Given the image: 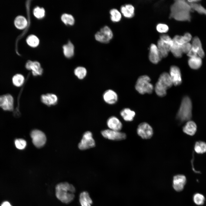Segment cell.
<instances>
[{"mask_svg":"<svg viewBox=\"0 0 206 206\" xmlns=\"http://www.w3.org/2000/svg\"><path fill=\"white\" fill-rule=\"evenodd\" d=\"M162 58L157 46L154 44H151L150 46L149 54V59L150 62L157 64Z\"/></svg>","mask_w":206,"mask_h":206,"instance_id":"13","label":"cell"},{"mask_svg":"<svg viewBox=\"0 0 206 206\" xmlns=\"http://www.w3.org/2000/svg\"><path fill=\"white\" fill-rule=\"evenodd\" d=\"M1 206H12L10 203L7 201L3 202L1 204Z\"/></svg>","mask_w":206,"mask_h":206,"instance_id":"45","label":"cell"},{"mask_svg":"<svg viewBox=\"0 0 206 206\" xmlns=\"http://www.w3.org/2000/svg\"><path fill=\"white\" fill-rule=\"evenodd\" d=\"M101 133L105 138L112 140H122L125 139L126 138L125 133L110 129L103 130L101 132Z\"/></svg>","mask_w":206,"mask_h":206,"instance_id":"10","label":"cell"},{"mask_svg":"<svg viewBox=\"0 0 206 206\" xmlns=\"http://www.w3.org/2000/svg\"><path fill=\"white\" fill-rule=\"evenodd\" d=\"M33 13L34 16L38 18H41L44 16L45 11L43 8L37 7L34 9Z\"/></svg>","mask_w":206,"mask_h":206,"instance_id":"40","label":"cell"},{"mask_svg":"<svg viewBox=\"0 0 206 206\" xmlns=\"http://www.w3.org/2000/svg\"><path fill=\"white\" fill-rule=\"evenodd\" d=\"M156 29L159 32L163 33L167 32L168 31L169 28L166 24L160 23L157 25Z\"/></svg>","mask_w":206,"mask_h":206,"instance_id":"42","label":"cell"},{"mask_svg":"<svg viewBox=\"0 0 206 206\" xmlns=\"http://www.w3.org/2000/svg\"><path fill=\"white\" fill-rule=\"evenodd\" d=\"M138 135L144 139L150 138L153 135V130L151 126L148 123L143 122L138 126L137 130Z\"/></svg>","mask_w":206,"mask_h":206,"instance_id":"8","label":"cell"},{"mask_svg":"<svg viewBox=\"0 0 206 206\" xmlns=\"http://www.w3.org/2000/svg\"><path fill=\"white\" fill-rule=\"evenodd\" d=\"M192 11L194 10L199 14H204L206 15V9L202 6L199 2L195 3H189Z\"/></svg>","mask_w":206,"mask_h":206,"instance_id":"32","label":"cell"},{"mask_svg":"<svg viewBox=\"0 0 206 206\" xmlns=\"http://www.w3.org/2000/svg\"><path fill=\"white\" fill-rule=\"evenodd\" d=\"M24 81V76L20 74H15L12 78V82L13 85L17 87L21 86L23 84Z\"/></svg>","mask_w":206,"mask_h":206,"instance_id":"31","label":"cell"},{"mask_svg":"<svg viewBox=\"0 0 206 206\" xmlns=\"http://www.w3.org/2000/svg\"><path fill=\"white\" fill-rule=\"evenodd\" d=\"M186 179L183 175H178L173 178V186L174 189L177 191H182L186 183Z\"/></svg>","mask_w":206,"mask_h":206,"instance_id":"15","label":"cell"},{"mask_svg":"<svg viewBox=\"0 0 206 206\" xmlns=\"http://www.w3.org/2000/svg\"><path fill=\"white\" fill-rule=\"evenodd\" d=\"M169 74L173 85L177 86L181 84L182 83L181 76L179 67L174 65L171 66Z\"/></svg>","mask_w":206,"mask_h":206,"instance_id":"12","label":"cell"},{"mask_svg":"<svg viewBox=\"0 0 206 206\" xmlns=\"http://www.w3.org/2000/svg\"><path fill=\"white\" fill-rule=\"evenodd\" d=\"M173 85L169 74L166 72H164L161 74L155 84V92L159 96L164 97L167 94V90Z\"/></svg>","mask_w":206,"mask_h":206,"instance_id":"3","label":"cell"},{"mask_svg":"<svg viewBox=\"0 0 206 206\" xmlns=\"http://www.w3.org/2000/svg\"><path fill=\"white\" fill-rule=\"evenodd\" d=\"M113 33L111 29L105 26L97 32L95 35L96 39L100 42L107 43L112 39Z\"/></svg>","mask_w":206,"mask_h":206,"instance_id":"5","label":"cell"},{"mask_svg":"<svg viewBox=\"0 0 206 206\" xmlns=\"http://www.w3.org/2000/svg\"><path fill=\"white\" fill-rule=\"evenodd\" d=\"M180 10H187L191 11L190 5L187 1L184 0H177L174 1L170 7V18L177 11Z\"/></svg>","mask_w":206,"mask_h":206,"instance_id":"11","label":"cell"},{"mask_svg":"<svg viewBox=\"0 0 206 206\" xmlns=\"http://www.w3.org/2000/svg\"><path fill=\"white\" fill-rule=\"evenodd\" d=\"M64 53L67 58L72 57L74 54V47L73 44L70 41L63 46Z\"/></svg>","mask_w":206,"mask_h":206,"instance_id":"29","label":"cell"},{"mask_svg":"<svg viewBox=\"0 0 206 206\" xmlns=\"http://www.w3.org/2000/svg\"><path fill=\"white\" fill-rule=\"evenodd\" d=\"M120 114L123 119L127 121L133 120L135 115V112L129 108H125L122 110Z\"/></svg>","mask_w":206,"mask_h":206,"instance_id":"26","label":"cell"},{"mask_svg":"<svg viewBox=\"0 0 206 206\" xmlns=\"http://www.w3.org/2000/svg\"><path fill=\"white\" fill-rule=\"evenodd\" d=\"M196 152L199 154H203L206 152V143L204 142L199 141L196 142L194 146Z\"/></svg>","mask_w":206,"mask_h":206,"instance_id":"30","label":"cell"},{"mask_svg":"<svg viewBox=\"0 0 206 206\" xmlns=\"http://www.w3.org/2000/svg\"><path fill=\"white\" fill-rule=\"evenodd\" d=\"M74 74L79 79H82L86 76L87 70L84 67L79 66L75 69L74 70Z\"/></svg>","mask_w":206,"mask_h":206,"instance_id":"35","label":"cell"},{"mask_svg":"<svg viewBox=\"0 0 206 206\" xmlns=\"http://www.w3.org/2000/svg\"><path fill=\"white\" fill-rule=\"evenodd\" d=\"M192 107L190 98L188 96L184 97L176 116L180 124L190 120L192 117Z\"/></svg>","mask_w":206,"mask_h":206,"instance_id":"2","label":"cell"},{"mask_svg":"<svg viewBox=\"0 0 206 206\" xmlns=\"http://www.w3.org/2000/svg\"><path fill=\"white\" fill-rule=\"evenodd\" d=\"M191 12L185 10H180L175 13L171 18H173L178 21H190L191 18Z\"/></svg>","mask_w":206,"mask_h":206,"instance_id":"16","label":"cell"},{"mask_svg":"<svg viewBox=\"0 0 206 206\" xmlns=\"http://www.w3.org/2000/svg\"><path fill=\"white\" fill-rule=\"evenodd\" d=\"M14 100L10 94L0 96V108L6 111H12L14 109Z\"/></svg>","mask_w":206,"mask_h":206,"instance_id":"9","label":"cell"},{"mask_svg":"<svg viewBox=\"0 0 206 206\" xmlns=\"http://www.w3.org/2000/svg\"><path fill=\"white\" fill-rule=\"evenodd\" d=\"M192 38L191 35L187 32L185 33L183 36L176 35L173 40L174 42L181 45L185 43L189 42Z\"/></svg>","mask_w":206,"mask_h":206,"instance_id":"23","label":"cell"},{"mask_svg":"<svg viewBox=\"0 0 206 206\" xmlns=\"http://www.w3.org/2000/svg\"><path fill=\"white\" fill-rule=\"evenodd\" d=\"M157 47L162 58L167 57L169 51H170L171 46L159 39L157 42Z\"/></svg>","mask_w":206,"mask_h":206,"instance_id":"25","label":"cell"},{"mask_svg":"<svg viewBox=\"0 0 206 206\" xmlns=\"http://www.w3.org/2000/svg\"><path fill=\"white\" fill-rule=\"evenodd\" d=\"M193 199L194 203L199 205L203 204L205 201V198L204 195L198 193H196L194 195Z\"/></svg>","mask_w":206,"mask_h":206,"instance_id":"37","label":"cell"},{"mask_svg":"<svg viewBox=\"0 0 206 206\" xmlns=\"http://www.w3.org/2000/svg\"><path fill=\"white\" fill-rule=\"evenodd\" d=\"M150 77L147 75L140 76L135 84L136 90L141 94L145 93L151 94L153 92L154 87L152 84L150 82Z\"/></svg>","mask_w":206,"mask_h":206,"instance_id":"4","label":"cell"},{"mask_svg":"<svg viewBox=\"0 0 206 206\" xmlns=\"http://www.w3.org/2000/svg\"><path fill=\"white\" fill-rule=\"evenodd\" d=\"M79 201L81 206H92L93 203V201L89 193L86 191L81 193Z\"/></svg>","mask_w":206,"mask_h":206,"instance_id":"22","label":"cell"},{"mask_svg":"<svg viewBox=\"0 0 206 206\" xmlns=\"http://www.w3.org/2000/svg\"><path fill=\"white\" fill-rule=\"evenodd\" d=\"M25 67L28 70H31L33 76L41 75L43 73V69L40 64L38 62L28 61L26 64Z\"/></svg>","mask_w":206,"mask_h":206,"instance_id":"14","label":"cell"},{"mask_svg":"<svg viewBox=\"0 0 206 206\" xmlns=\"http://www.w3.org/2000/svg\"><path fill=\"white\" fill-rule=\"evenodd\" d=\"M164 43L172 47L173 42V39L168 35L163 34L160 36V39Z\"/></svg>","mask_w":206,"mask_h":206,"instance_id":"41","label":"cell"},{"mask_svg":"<svg viewBox=\"0 0 206 206\" xmlns=\"http://www.w3.org/2000/svg\"><path fill=\"white\" fill-rule=\"evenodd\" d=\"M61 19L63 22L66 24L73 25L74 23L73 17L70 14H63L62 16Z\"/></svg>","mask_w":206,"mask_h":206,"instance_id":"38","label":"cell"},{"mask_svg":"<svg viewBox=\"0 0 206 206\" xmlns=\"http://www.w3.org/2000/svg\"><path fill=\"white\" fill-rule=\"evenodd\" d=\"M41 99L43 103L48 106L55 105L58 101L57 96L51 93L42 95L41 97Z\"/></svg>","mask_w":206,"mask_h":206,"instance_id":"17","label":"cell"},{"mask_svg":"<svg viewBox=\"0 0 206 206\" xmlns=\"http://www.w3.org/2000/svg\"><path fill=\"white\" fill-rule=\"evenodd\" d=\"M95 142L93 138L92 132L89 131L86 132L83 134L82 138L78 145L79 148L85 150L94 147Z\"/></svg>","mask_w":206,"mask_h":206,"instance_id":"6","label":"cell"},{"mask_svg":"<svg viewBox=\"0 0 206 206\" xmlns=\"http://www.w3.org/2000/svg\"><path fill=\"white\" fill-rule=\"evenodd\" d=\"M191 44L189 42L185 43L181 46L183 53L187 54L191 49Z\"/></svg>","mask_w":206,"mask_h":206,"instance_id":"43","label":"cell"},{"mask_svg":"<svg viewBox=\"0 0 206 206\" xmlns=\"http://www.w3.org/2000/svg\"><path fill=\"white\" fill-rule=\"evenodd\" d=\"M110 18L112 21L114 22L119 21L122 18V15L120 12L117 9L113 8L110 11Z\"/></svg>","mask_w":206,"mask_h":206,"instance_id":"34","label":"cell"},{"mask_svg":"<svg viewBox=\"0 0 206 206\" xmlns=\"http://www.w3.org/2000/svg\"><path fill=\"white\" fill-rule=\"evenodd\" d=\"M75 192L76 189L74 185L66 182L60 183L55 187L56 197L64 203H69L73 200Z\"/></svg>","mask_w":206,"mask_h":206,"instance_id":"1","label":"cell"},{"mask_svg":"<svg viewBox=\"0 0 206 206\" xmlns=\"http://www.w3.org/2000/svg\"><path fill=\"white\" fill-rule=\"evenodd\" d=\"M181 46L173 42V45L171 48L170 51L173 56L177 58H180L182 56L183 53Z\"/></svg>","mask_w":206,"mask_h":206,"instance_id":"33","label":"cell"},{"mask_svg":"<svg viewBox=\"0 0 206 206\" xmlns=\"http://www.w3.org/2000/svg\"><path fill=\"white\" fill-rule=\"evenodd\" d=\"M107 124L110 129L116 131H120L122 126L120 121L114 116H111L108 119Z\"/></svg>","mask_w":206,"mask_h":206,"instance_id":"18","label":"cell"},{"mask_svg":"<svg viewBox=\"0 0 206 206\" xmlns=\"http://www.w3.org/2000/svg\"><path fill=\"white\" fill-rule=\"evenodd\" d=\"M197 126L193 121L189 120L187 122L183 128V132L186 134L191 136L194 135L197 131Z\"/></svg>","mask_w":206,"mask_h":206,"instance_id":"19","label":"cell"},{"mask_svg":"<svg viewBox=\"0 0 206 206\" xmlns=\"http://www.w3.org/2000/svg\"><path fill=\"white\" fill-rule=\"evenodd\" d=\"M26 41L29 45L33 47L37 46L39 43L38 38L33 35L28 36L27 38Z\"/></svg>","mask_w":206,"mask_h":206,"instance_id":"36","label":"cell"},{"mask_svg":"<svg viewBox=\"0 0 206 206\" xmlns=\"http://www.w3.org/2000/svg\"><path fill=\"white\" fill-rule=\"evenodd\" d=\"M30 136L33 144L37 148H40L45 144L46 140L44 133L41 131L34 130L31 132Z\"/></svg>","mask_w":206,"mask_h":206,"instance_id":"7","label":"cell"},{"mask_svg":"<svg viewBox=\"0 0 206 206\" xmlns=\"http://www.w3.org/2000/svg\"><path fill=\"white\" fill-rule=\"evenodd\" d=\"M191 44L192 47L197 52L198 56L201 58H203L205 56V53L199 37L197 36L193 37Z\"/></svg>","mask_w":206,"mask_h":206,"instance_id":"21","label":"cell"},{"mask_svg":"<svg viewBox=\"0 0 206 206\" xmlns=\"http://www.w3.org/2000/svg\"><path fill=\"white\" fill-rule=\"evenodd\" d=\"M14 144L16 148L19 150H22L26 147L27 142L23 139L17 138L14 141Z\"/></svg>","mask_w":206,"mask_h":206,"instance_id":"39","label":"cell"},{"mask_svg":"<svg viewBox=\"0 0 206 206\" xmlns=\"http://www.w3.org/2000/svg\"><path fill=\"white\" fill-rule=\"evenodd\" d=\"M103 98L106 103L109 104H113L117 101L118 96L114 91L110 89L107 90L104 93Z\"/></svg>","mask_w":206,"mask_h":206,"instance_id":"20","label":"cell"},{"mask_svg":"<svg viewBox=\"0 0 206 206\" xmlns=\"http://www.w3.org/2000/svg\"><path fill=\"white\" fill-rule=\"evenodd\" d=\"M120 11L123 15L127 18H132L134 15V8L130 4L122 5L120 7Z\"/></svg>","mask_w":206,"mask_h":206,"instance_id":"24","label":"cell"},{"mask_svg":"<svg viewBox=\"0 0 206 206\" xmlns=\"http://www.w3.org/2000/svg\"><path fill=\"white\" fill-rule=\"evenodd\" d=\"M187 55L189 58H193L198 56L197 52L192 47L187 54Z\"/></svg>","mask_w":206,"mask_h":206,"instance_id":"44","label":"cell"},{"mask_svg":"<svg viewBox=\"0 0 206 206\" xmlns=\"http://www.w3.org/2000/svg\"><path fill=\"white\" fill-rule=\"evenodd\" d=\"M14 23L15 27L19 29H23L27 26V22L26 19L22 16H18L15 19Z\"/></svg>","mask_w":206,"mask_h":206,"instance_id":"28","label":"cell"},{"mask_svg":"<svg viewBox=\"0 0 206 206\" xmlns=\"http://www.w3.org/2000/svg\"><path fill=\"white\" fill-rule=\"evenodd\" d=\"M188 63L191 68L195 70L198 69L202 65L201 58L199 56L189 58L188 61Z\"/></svg>","mask_w":206,"mask_h":206,"instance_id":"27","label":"cell"}]
</instances>
